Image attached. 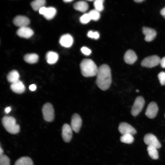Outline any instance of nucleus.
Returning <instances> with one entry per match:
<instances>
[{
	"mask_svg": "<svg viewBox=\"0 0 165 165\" xmlns=\"http://www.w3.org/2000/svg\"><path fill=\"white\" fill-rule=\"evenodd\" d=\"M96 75V82L97 86L103 90L108 89L112 81L111 70L109 66L106 64L100 66Z\"/></svg>",
	"mask_w": 165,
	"mask_h": 165,
	"instance_id": "1",
	"label": "nucleus"
},
{
	"mask_svg": "<svg viewBox=\"0 0 165 165\" xmlns=\"http://www.w3.org/2000/svg\"><path fill=\"white\" fill-rule=\"evenodd\" d=\"M80 67L81 74L85 77H93L97 75L98 68L91 59L83 60L80 64Z\"/></svg>",
	"mask_w": 165,
	"mask_h": 165,
	"instance_id": "2",
	"label": "nucleus"
},
{
	"mask_svg": "<svg viewBox=\"0 0 165 165\" xmlns=\"http://www.w3.org/2000/svg\"><path fill=\"white\" fill-rule=\"evenodd\" d=\"M2 123L5 129L10 134H15L19 132L20 127L16 123V120L13 117L4 116L2 119Z\"/></svg>",
	"mask_w": 165,
	"mask_h": 165,
	"instance_id": "3",
	"label": "nucleus"
},
{
	"mask_svg": "<svg viewBox=\"0 0 165 165\" xmlns=\"http://www.w3.org/2000/svg\"><path fill=\"white\" fill-rule=\"evenodd\" d=\"M42 112L44 120L48 122L52 121L54 118V112L53 107L50 103L45 104L42 108Z\"/></svg>",
	"mask_w": 165,
	"mask_h": 165,
	"instance_id": "4",
	"label": "nucleus"
},
{
	"mask_svg": "<svg viewBox=\"0 0 165 165\" xmlns=\"http://www.w3.org/2000/svg\"><path fill=\"white\" fill-rule=\"evenodd\" d=\"M160 58L157 56L153 55L145 58L141 61V65L146 68H151L160 64Z\"/></svg>",
	"mask_w": 165,
	"mask_h": 165,
	"instance_id": "5",
	"label": "nucleus"
},
{
	"mask_svg": "<svg viewBox=\"0 0 165 165\" xmlns=\"http://www.w3.org/2000/svg\"><path fill=\"white\" fill-rule=\"evenodd\" d=\"M145 103L144 99L142 97H137L132 107L131 114L134 116H137L142 110Z\"/></svg>",
	"mask_w": 165,
	"mask_h": 165,
	"instance_id": "6",
	"label": "nucleus"
},
{
	"mask_svg": "<svg viewBox=\"0 0 165 165\" xmlns=\"http://www.w3.org/2000/svg\"><path fill=\"white\" fill-rule=\"evenodd\" d=\"M144 141L148 146L154 147L157 149L161 147V144L155 136L152 134H146L144 137Z\"/></svg>",
	"mask_w": 165,
	"mask_h": 165,
	"instance_id": "7",
	"label": "nucleus"
},
{
	"mask_svg": "<svg viewBox=\"0 0 165 165\" xmlns=\"http://www.w3.org/2000/svg\"><path fill=\"white\" fill-rule=\"evenodd\" d=\"M118 130L122 135L128 134L133 135L137 133L136 130L133 127L125 122H122L119 124Z\"/></svg>",
	"mask_w": 165,
	"mask_h": 165,
	"instance_id": "8",
	"label": "nucleus"
},
{
	"mask_svg": "<svg viewBox=\"0 0 165 165\" xmlns=\"http://www.w3.org/2000/svg\"><path fill=\"white\" fill-rule=\"evenodd\" d=\"M82 124V119L80 116L77 114H74L72 118L71 127L73 130L76 133L78 132Z\"/></svg>",
	"mask_w": 165,
	"mask_h": 165,
	"instance_id": "9",
	"label": "nucleus"
},
{
	"mask_svg": "<svg viewBox=\"0 0 165 165\" xmlns=\"http://www.w3.org/2000/svg\"><path fill=\"white\" fill-rule=\"evenodd\" d=\"M72 129L71 126L65 123L63 125L62 128L61 135L63 140L66 142H69L72 136Z\"/></svg>",
	"mask_w": 165,
	"mask_h": 165,
	"instance_id": "10",
	"label": "nucleus"
},
{
	"mask_svg": "<svg viewBox=\"0 0 165 165\" xmlns=\"http://www.w3.org/2000/svg\"><path fill=\"white\" fill-rule=\"evenodd\" d=\"M158 110V108L157 105L155 102H152L148 105L145 114L148 118L152 119L156 116Z\"/></svg>",
	"mask_w": 165,
	"mask_h": 165,
	"instance_id": "11",
	"label": "nucleus"
},
{
	"mask_svg": "<svg viewBox=\"0 0 165 165\" xmlns=\"http://www.w3.org/2000/svg\"><path fill=\"white\" fill-rule=\"evenodd\" d=\"M30 23V20L29 19L24 16H16L13 20V23L14 24L19 28L27 26Z\"/></svg>",
	"mask_w": 165,
	"mask_h": 165,
	"instance_id": "12",
	"label": "nucleus"
},
{
	"mask_svg": "<svg viewBox=\"0 0 165 165\" xmlns=\"http://www.w3.org/2000/svg\"><path fill=\"white\" fill-rule=\"evenodd\" d=\"M142 31L145 35V40L148 42L152 41L156 37V31L154 29L146 27H143Z\"/></svg>",
	"mask_w": 165,
	"mask_h": 165,
	"instance_id": "13",
	"label": "nucleus"
},
{
	"mask_svg": "<svg viewBox=\"0 0 165 165\" xmlns=\"http://www.w3.org/2000/svg\"><path fill=\"white\" fill-rule=\"evenodd\" d=\"M16 34L21 37L28 38L32 36L34 32L30 28L25 26L19 28L17 31Z\"/></svg>",
	"mask_w": 165,
	"mask_h": 165,
	"instance_id": "14",
	"label": "nucleus"
},
{
	"mask_svg": "<svg viewBox=\"0 0 165 165\" xmlns=\"http://www.w3.org/2000/svg\"><path fill=\"white\" fill-rule=\"evenodd\" d=\"M73 39L72 36L69 34H65L62 35L59 40V43L63 46L69 48L73 44Z\"/></svg>",
	"mask_w": 165,
	"mask_h": 165,
	"instance_id": "15",
	"label": "nucleus"
},
{
	"mask_svg": "<svg viewBox=\"0 0 165 165\" xmlns=\"http://www.w3.org/2000/svg\"><path fill=\"white\" fill-rule=\"evenodd\" d=\"M137 59V56L134 51L132 50H128L124 54V60L125 62L127 64H133Z\"/></svg>",
	"mask_w": 165,
	"mask_h": 165,
	"instance_id": "16",
	"label": "nucleus"
},
{
	"mask_svg": "<svg viewBox=\"0 0 165 165\" xmlns=\"http://www.w3.org/2000/svg\"><path fill=\"white\" fill-rule=\"evenodd\" d=\"M10 87L12 91L18 94L23 93L25 90V86L20 80L11 83Z\"/></svg>",
	"mask_w": 165,
	"mask_h": 165,
	"instance_id": "17",
	"label": "nucleus"
},
{
	"mask_svg": "<svg viewBox=\"0 0 165 165\" xmlns=\"http://www.w3.org/2000/svg\"><path fill=\"white\" fill-rule=\"evenodd\" d=\"M58 59V55L56 53L50 51L48 52L46 55L47 62L49 64L55 63Z\"/></svg>",
	"mask_w": 165,
	"mask_h": 165,
	"instance_id": "18",
	"label": "nucleus"
},
{
	"mask_svg": "<svg viewBox=\"0 0 165 165\" xmlns=\"http://www.w3.org/2000/svg\"><path fill=\"white\" fill-rule=\"evenodd\" d=\"M74 8L77 10L84 12L88 9V5L87 3L85 1H79L77 2L74 4Z\"/></svg>",
	"mask_w": 165,
	"mask_h": 165,
	"instance_id": "19",
	"label": "nucleus"
},
{
	"mask_svg": "<svg viewBox=\"0 0 165 165\" xmlns=\"http://www.w3.org/2000/svg\"><path fill=\"white\" fill-rule=\"evenodd\" d=\"M57 11L55 8L52 7H46L43 16L46 19L50 20L56 15Z\"/></svg>",
	"mask_w": 165,
	"mask_h": 165,
	"instance_id": "20",
	"label": "nucleus"
},
{
	"mask_svg": "<svg viewBox=\"0 0 165 165\" xmlns=\"http://www.w3.org/2000/svg\"><path fill=\"white\" fill-rule=\"evenodd\" d=\"M19 73L16 70H15L10 71L7 76L8 81L11 83L19 80Z\"/></svg>",
	"mask_w": 165,
	"mask_h": 165,
	"instance_id": "21",
	"label": "nucleus"
},
{
	"mask_svg": "<svg viewBox=\"0 0 165 165\" xmlns=\"http://www.w3.org/2000/svg\"><path fill=\"white\" fill-rule=\"evenodd\" d=\"M14 165H33V163L30 157H22L16 161Z\"/></svg>",
	"mask_w": 165,
	"mask_h": 165,
	"instance_id": "22",
	"label": "nucleus"
},
{
	"mask_svg": "<svg viewBox=\"0 0 165 165\" xmlns=\"http://www.w3.org/2000/svg\"><path fill=\"white\" fill-rule=\"evenodd\" d=\"M24 59L28 63L34 64L36 63L38 61V56L35 53L28 54L24 56Z\"/></svg>",
	"mask_w": 165,
	"mask_h": 165,
	"instance_id": "23",
	"label": "nucleus"
},
{
	"mask_svg": "<svg viewBox=\"0 0 165 165\" xmlns=\"http://www.w3.org/2000/svg\"><path fill=\"white\" fill-rule=\"evenodd\" d=\"M46 1L45 0H35L32 2L31 3L33 9L35 11H39L42 7L45 6Z\"/></svg>",
	"mask_w": 165,
	"mask_h": 165,
	"instance_id": "24",
	"label": "nucleus"
},
{
	"mask_svg": "<svg viewBox=\"0 0 165 165\" xmlns=\"http://www.w3.org/2000/svg\"><path fill=\"white\" fill-rule=\"evenodd\" d=\"M147 151L150 157L153 160L157 159L159 158L157 148L154 147L148 146Z\"/></svg>",
	"mask_w": 165,
	"mask_h": 165,
	"instance_id": "25",
	"label": "nucleus"
},
{
	"mask_svg": "<svg viewBox=\"0 0 165 165\" xmlns=\"http://www.w3.org/2000/svg\"><path fill=\"white\" fill-rule=\"evenodd\" d=\"M134 140L133 135L130 134L122 135L120 138V141L122 142L130 144L132 143Z\"/></svg>",
	"mask_w": 165,
	"mask_h": 165,
	"instance_id": "26",
	"label": "nucleus"
},
{
	"mask_svg": "<svg viewBox=\"0 0 165 165\" xmlns=\"http://www.w3.org/2000/svg\"><path fill=\"white\" fill-rule=\"evenodd\" d=\"M88 13L91 20L97 21L99 19L100 17L99 12L95 9L91 10Z\"/></svg>",
	"mask_w": 165,
	"mask_h": 165,
	"instance_id": "27",
	"label": "nucleus"
},
{
	"mask_svg": "<svg viewBox=\"0 0 165 165\" xmlns=\"http://www.w3.org/2000/svg\"><path fill=\"white\" fill-rule=\"evenodd\" d=\"M103 0H96L94 1V5L95 9L99 12L102 11L104 9Z\"/></svg>",
	"mask_w": 165,
	"mask_h": 165,
	"instance_id": "28",
	"label": "nucleus"
},
{
	"mask_svg": "<svg viewBox=\"0 0 165 165\" xmlns=\"http://www.w3.org/2000/svg\"><path fill=\"white\" fill-rule=\"evenodd\" d=\"M0 165H10L9 158L4 154L0 156Z\"/></svg>",
	"mask_w": 165,
	"mask_h": 165,
	"instance_id": "29",
	"label": "nucleus"
},
{
	"mask_svg": "<svg viewBox=\"0 0 165 165\" xmlns=\"http://www.w3.org/2000/svg\"><path fill=\"white\" fill-rule=\"evenodd\" d=\"M91 20L88 13H86L83 15L80 18V21L83 24L88 23Z\"/></svg>",
	"mask_w": 165,
	"mask_h": 165,
	"instance_id": "30",
	"label": "nucleus"
},
{
	"mask_svg": "<svg viewBox=\"0 0 165 165\" xmlns=\"http://www.w3.org/2000/svg\"><path fill=\"white\" fill-rule=\"evenodd\" d=\"M158 77L160 84L162 85H165V72H161L158 74Z\"/></svg>",
	"mask_w": 165,
	"mask_h": 165,
	"instance_id": "31",
	"label": "nucleus"
},
{
	"mask_svg": "<svg viewBox=\"0 0 165 165\" xmlns=\"http://www.w3.org/2000/svg\"><path fill=\"white\" fill-rule=\"evenodd\" d=\"M87 35L88 37L95 39H98L99 37V34L97 31H90L88 32Z\"/></svg>",
	"mask_w": 165,
	"mask_h": 165,
	"instance_id": "32",
	"label": "nucleus"
},
{
	"mask_svg": "<svg viewBox=\"0 0 165 165\" xmlns=\"http://www.w3.org/2000/svg\"><path fill=\"white\" fill-rule=\"evenodd\" d=\"M81 50L82 53L86 55H89L91 53V50L86 47H82Z\"/></svg>",
	"mask_w": 165,
	"mask_h": 165,
	"instance_id": "33",
	"label": "nucleus"
},
{
	"mask_svg": "<svg viewBox=\"0 0 165 165\" xmlns=\"http://www.w3.org/2000/svg\"><path fill=\"white\" fill-rule=\"evenodd\" d=\"M160 64L162 68H165V57L160 59Z\"/></svg>",
	"mask_w": 165,
	"mask_h": 165,
	"instance_id": "34",
	"label": "nucleus"
},
{
	"mask_svg": "<svg viewBox=\"0 0 165 165\" xmlns=\"http://www.w3.org/2000/svg\"><path fill=\"white\" fill-rule=\"evenodd\" d=\"M29 89L32 91H35L36 89V86L35 84H32L29 86Z\"/></svg>",
	"mask_w": 165,
	"mask_h": 165,
	"instance_id": "35",
	"label": "nucleus"
},
{
	"mask_svg": "<svg viewBox=\"0 0 165 165\" xmlns=\"http://www.w3.org/2000/svg\"><path fill=\"white\" fill-rule=\"evenodd\" d=\"M160 13L165 19V7H164L160 11Z\"/></svg>",
	"mask_w": 165,
	"mask_h": 165,
	"instance_id": "36",
	"label": "nucleus"
},
{
	"mask_svg": "<svg viewBox=\"0 0 165 165\" xmlns=\"http://www.w3.org/2000/svg\"><path fill=\"white\" fill-rule=\"evenodd\" d=\"M11 111V108L10 107L6 108L5 109V111L6 113H8Z\"/></svg>",
	"mask_w": 165,
	"mask_h": 165,
	"instance_id": "37",
	"label": "nucleus"
},
{
	"mask_svg": "<svg viewBox=\"0 0 165 165\" xmlns=\"http://www.w3.org/2000/svg\"><path fill=\"white\" fill-rule=\"evenodd\" d=\"M3 149L2 148L1 146L0 147V156L2 155L3 153Z\"/></svg>",
	"mask_w": 165,
	"mask_h": 165,
	"instance_id": "38",
	"label": "nucleus"
},
{
	"mask_svg": "<svg viewBox=\"0 0 165 165\" xmlns=\"http://www.w3.org/2000/svg\"><path fill=\"white\" fill-rule=\"evenodd\" d=\"M144 1V0H135L134 1L137 3H141Z\"/></svg>",
	"mask_w": 165,
	"mask_h": 165,
	"instance_id": "39",
	"label": "nucleus"
},
{
	"mask_svg": "<svg viewBox=\"0 0 165 165\" xmlns=\"http://www.w3.org/2000/svg\"><path fill=\"white\" fill-rule=\"evenodd\" d=\"M65 2H69L73 1L72 0H64L63 1Z\"/></svg>",
	"mask_w": 165,
	"mask_h": 165,
	"instance_id": "40",
	"label": "nucleus"
},
{
	"mask_svg": "<svg viewBox=\"0 0 165 165\" xmlns=\"http://www.w3.org/2000/svg\"><path fill=\"white\" fill-rule=\"evenodd\" d=\"M136 91L137 92H139V90H136Z\"/></svg>",
	"mask_w": 165,
	"mask_h": 165,
	"instance_id": "41",
	"label": "nucleus"
},
{
	"mask_svg": "<svg viewBox=\"0 0 165 165\" xmlns=\"http://www.w3.org/2000/svg\"></svg>",
	"mask_w": 165,
	"mask_h": 165,
	"instance_id": "42",
	"label": "nucleus"
}]
</instances>
